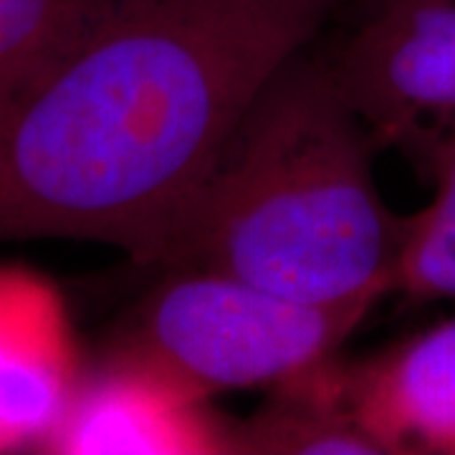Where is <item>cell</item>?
<instances>
[{
	"instance_id": "1",
	"label": "cell",
	"mask_w": 455,
	"mask_h": 455,
	"mask_svg": "<svg viewBox=\"0 0 455 455\" xmlns=\"http://www.w3.org/2000/svg\"><path fill=\"white\" fill-rule=\"evenodd\" d=\"M347 0H109L0 109V243L152 268L253 101Z\"/></svg>"
},
{
	"instance_id": "2",
	"label": "cell",
	"mask_w": 455,
	"mask_h": 455,
	"mask_svg": "<svg viewBox=\"0 0 455 455\" xmlns=\"http://www.w3.org/2000/svg\"><path fill=\"white\" fill-rule=\"evenodd\" d=\"M331 61L286 64L253 101L152 268H211L314 304L392 293L403 218Z\"/></svg>"
},
{
	"instance_id": "3",
	"label": "cell",
	"mask_w": 455,
	"mask_h": 455,
	"mask_svg": "<svg viewBox=\"0 0 455 455\" xmlns=\"http://www.w3.org/2000/svg\"><path fill=\"white\" fill-rule=\"evenodd\" d=\"M374 304H314L211 268H170L119 347L205 397L276 392L339 362Z\"/></svg>"
},
{
	"instance_id": "4",
	"label": "cell",
	"mask_w": 455,
	"mask_h": 455,
	"mask_svg": "<svg viewBox=\"0 0 455 455\" xmlns=\"http://www.w3.org/2000/svg\"><path fill=\"white\" fill-rule=\"evenodd\" d=\"M331 66L377 149L423 172L455 140V0H370Z\"/></svg>"
},
{
	"instance_id": "5",
	"label": "cell",
	"mask_w": 455,
	"mask_h": 455,
	"mask_svg": "<svg viewBox=\"0 0 455 455\" xmlns=\"http://www.w3.org/2000/svg\"><path fill=\"white\" fill-rule=\"evenodd\" d=\"M178 377L119 347L84 372L41 453L228 455L233 425Z\"/></svg>"
},
{
	"instance_id": "6",
	"label": "cell",
	"mask_w": 455,
	"mask_h": 455,
	"mask_svg": "<svg viewBox=\"0 0 455 455\" xmlns=\"http://www.w3.org/2000/svg\"><path fill=\"white\" fill-rule=\"evenodd\" d=\"M341 395L379 455H455V316L341 364Z\"/></svg>"
},
{
	"instance_id": "7",
	"label": "cell",
	"mask_w": 455,
	"mask_h": 455,
	"mask_svg": "<svg viewBox=\"0 0 455 455\" xmlns=\"http://www.w3.org/2000/svg\"><path fill=\"white\" fill-rule=\"evenodd\" d=\"M82 374L59 291L0 268V453L41 451Z\"/></svg>"
},
{
	"instance_id": "8",
	"label": "cell",
	"mask_w": 455,
	"mask_h": 455,
	"mask_svg": "<svg viewBox=\"0 0 455 455\" xmlns=\"http://www.w3.org/2000/svg\"><path fill=\"white\" fill-rule=\"evenodd\" d=\"M241 455H379L341 395V362L268 395L251 418L233 425Z\"/></svg>"
},
{
	"instance_id": "9",
	"label": "cell",
	"mask_w": 455,
	"mask_h": 455,
	"mask_svg": "<svg viewBox=\"0 0 455 455\" xmlns=\"http://www.w3.org/2000/svg\"><path fill=\"white\" fill-rule=\"evenodd\" d=\"M430 203L403 218L392 293L412 301L455 299V140L427 160Z\"/></svg>"
},
{
	"instance_id": "10",
	"label": "cell",
	"mask_w": 455,
	"mask_h": 455,
	"mask_svg": "<svg viewBox=\"0 0 455 455\" xmlns=\"http://www.w3.org/2000/svg\"><path fill=\"white\" fill-rule=\"evenodd\" d=\"M109 0H0V109Z\"/></svg>"
}]
</instances>
